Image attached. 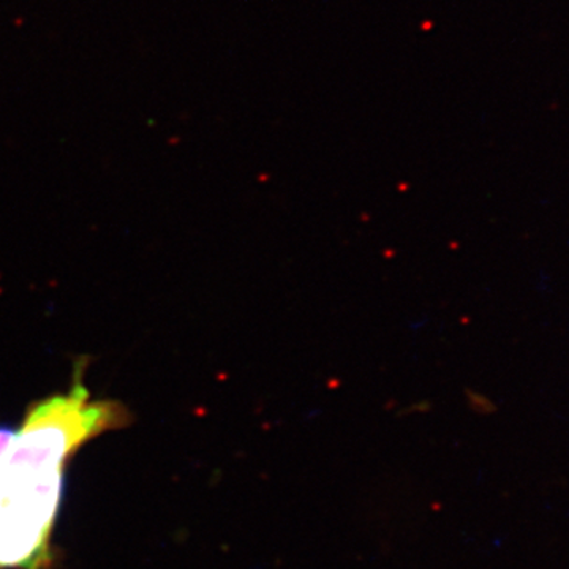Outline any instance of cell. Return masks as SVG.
Listing matches in <instances>:
<instances>
[{
	"label": "cell",
	"mask_w": 569,
	"mask_h": 569,
	"mask_svg": "<svg viewBox=\"0 0 569 569\" xmlns=\"http://www.w3.org/2000/svg\"><path fill=\"white\" fill-rule=\"evenodd\" d=\"M17 436V429L11 426L0 425V458L9 451L13 438Z\"/></svg>",
	"instance_id": "cell-3"
},
{
	"label": "cell",
	"mask_w": 569,
	"mask_h": 569,
	"mask_svg": "<svg viewBox=\"0 0 569 569\" xmlns=\"http://www.w3.org/2000/svg\"><path fill=\"white\" fill-rule=\"evenodd\" d=\"M63 493V470H29L0 459V568L39 569Z\"/></svg>",
	"instance_id": "cell-2"
},
{
	"label": "cell",
	"mask_w": 569,
	"mask_h": 569,
	"mask_svg": "<svg viewBox=\"0 0 569 569\" xmlns=\"http://www.w3.org/2000/svg\"><path fill=\"white\" fill-rule=\"evenodd\" d=\"M127 425V410L114 402H91L80 381L67 395L52 396L29 408L9 451V466L63 470L67 458L104 430Z\"/></svg>",
	"instance_id": "cell-1"
}]
</instances>
